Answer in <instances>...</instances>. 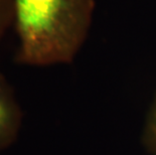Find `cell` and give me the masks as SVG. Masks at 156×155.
<instances>
[{"label":"cell","mask_w":156,"mask_h":155,"mask_svg":"<svg viewBox=\"0 0 156 155\" xmlns=\"http://www.w3.org/2000/svg\"><path fill=\"white\" fill-rule=\"evenodd\" d=\"M15 61L29 67L71 64L91 28L95 0H12Z\"/></svg>","instance_id":"6da1fadb"},{"label":"cell","mask_w":156,"mask_h":155,"mask_svg":"<svg viewBox=\"0 0 156 155\" xmlns=\"http://www.w3.org/2000/svg\"><path fill=\"white\" fill-rule=\"evenodd\" d=\"M22 124V111L14 91L0 72V152L16 141Z\"/></svg>","instance_id":"7a4b0ae2"},{"label":"cell","mask_w":156,"mask_h":155,"mask_svg":"<svg viewBox=\"0 0 156 155\" xmlns=\"http://www.w3.org/2000/svg\"><path fill=\"white\" fill-rule=\"evenodd\" d=\"M142 142L149 155H156V95L146 116Z\"/></svg>","instance_id":"3957f363"},{"label":"cell","mask_w":156,"mask_h":155,"mask_svg":"<svg viewBox=\"0 0 156 155\" xmlns=\"http://www.w3.org/2000/svg\"><path fill=\"white\" fill-rule=\"evenodd\" d=\"M12 0H0V39L12 26Z\"/></svg>","instance_id":"277c9868"}]
</instances>
